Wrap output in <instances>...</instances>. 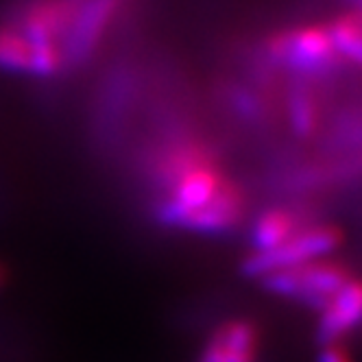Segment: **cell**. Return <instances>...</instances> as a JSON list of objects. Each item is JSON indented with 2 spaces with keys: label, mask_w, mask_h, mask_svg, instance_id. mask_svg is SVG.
Wrapping results in <instances>:
<instances>
[{
  "label": "cell",
  "mask_w": 362,
  "mask_h": 362,
  "mask_svg": "<svg viewBox=\"0 0 362 362\" xmlns=\"http://www.w3.org/2000/svg\"><path fill=\"white\" fill-rule=\"evenodd\" d=\"M343 231L334 225H305L293 238L271 251L249 253L243 262V271L251 277H269L277 271L301 267L321 260L323 255L341 247Z\"/></svg>",
  "instance_id": "obj_1"
},
{
  "label": "cell",
  "mask_w": 362,
  "mask_h": 362,
  "mask_svg": "<svg viewBox=\"0 0 362 362\" xmlns=\"http://www.w3.org/2000/svg\"><path fill=\"white\" fill-rule=\"evenodd\" d=\"M349 279L351 273L347 271V267L339 262L315 260L301 267L277 271L262 281L271 293L279 297L321 310Z\"/></svg>",
  "instance_id": "obj_2"
},
{
  "label": "cell",
  "mask_w": 362,
  "mask_h": 362,
  "mask_svg": "<svg viewBox=\"0 0 362 362\" xmlns=\"http://www.w3.org/2000/svg\"><path fill=\"white\" fill-rule=\"evenodd\" d=\"M269 55L297 70L321 72L339 62L327 27H301L269 40Z\"/></svg>",
  "instance_id": "obj_3"
},
{
  "label": "cell",
  "mask_w": 362,
  "mask_h": 362,
  "mask_svg": "<svg viewBox=\"0 0 362 362\" xmlns=\"http://www.w3.org/2000/svg\"><path fill=\"white\" fill-rule=\"evenodd\" d=\"M122 0H79L72 27L62 42L66 68L86 64L114 24Z\"/></svg>",
  "instance_id": "obj_4"
},
{
  "label": "cell",
  "mask_w": 362,
  "mask_h": 362,
  "mask_svg": "<svg viewBox=\"0 0 362 362\" xmlns=\"http://www.w3.org/2000/svg\"><path fill=\"white\" fill-rule=\"evenodd\" d=\"M79 0H27L13 16L11 27L31 44H62L72 27Z\"/></svg>",
  "instance_id": "obj_5"
},
{
  "label": "cell",
  "mask_w": 362,
  "mask_h": 362,
  "mask_svg": "<svg viewBox=\"0 0 362 362\" xmlns=\"http://www.w3.org/2000/svg\"><path fill=\"white\" fill-rule=\"evenodd\" d=\"M257 358H260V332L255 323L231 319L214 327L199 362H257Z\"/></svg>",
  "instance_id": "obj_6"
},
{
  "label": "cell",
  "mask_w": 362,
  "mask_h": 362,
  "mask_svg": "<svg viewBox=\"0 0 362 362\" xmlns=\"http://www.w3.org/2000/svg\"><path fill=\"white\" fill-rule=\"evenodd\" d=\"M319 313V341L323 345L341 343L345 334L362 323V279L351 277Z\"/></svg>",
  "instance_id": "obj_7"
},
{
  "label": "cell",
  "mask_w": 362,
  "mask_h": 362,
  "mask_svg": "<svg viewBox=\"0 0 362 362\" xmlns=\"http://www.w3.org/2000/svg\"><path fill=\"white\" fill-rule=\"evenodd\" d=\"M303 227L305 225L301 223L299 214L288 210V208L264 210L253 221V229H251L253 251L251 253H262V251L277 249L279 245H284L288 238H293Z\"/></svg>",
  "instance_id": "obj_8"
},
{
  "label": "cell",
  "mask_w": 362,
  "mask_h": 362,
  "mask_svg": "<svg viewBox=\"0 0 362 362\" xmlns=\"http://www.w3.org/2000/svg\"><path fill=\"white\" fill-rule=\"evenodd\" d=\"M33 44L11 24L0 27V68L13 72H29Z\"/></svg>",
  "instance_id": "obj_9"
},
{
  "label": "cell",
  "mask_w": 362,
  "mask_h": 362,
  "mask_svg": "<svg viewBox=\"0 0 362 362\" xmlns=\"http://www.w3.org/2000/svg\"><path fill=\"white\" fill-rule=\"evenodd\" d=\"M327 29L339 57L362 64V13L343 16Z\"/></svg>",
  "instance_id": "obj_10"
},
{
  "label": "cell",
  "mask_w": 362,
  "mask_h": 362,
  "mask_svg": "<svg viewBox=\"0 0 362 362\" xmlns=\"http://www.w3.org/2000/svg\"><path fill=\"white\" fill-rule=\"evenodd\" d=\"M66 68L62 44H33V57L29 74L35 76H55Z\"/></svg>",
  "instance_id": "obj_11"
},
{
  "label": "cell",
  "mask_w": 362,
  "mask_h": 362,
  "mask_svg": "<svg viewBox=\"0 0 362 362\" xmlns=\"http://www.w3.org/2000/svg\"><path fill=\"white\" fill-rule=\"evenodd\" d=\"M319 362H354V358L343 343H325L319 354Z\"/></svg>",
  "instance_id": "obj_12"
},
{
  "label": "cell",
  "mask_w": 362,
  "mask_h": 362,
  "mask_svg": "<svg viewBox=\"0 0 362 362\" xmlns=\"http://www.w3.org/2000/svg\"><path fill=\"white\" fill-rule=\"evenodd\" d=\"M3 281H5V271H3V267H0V286H3Z\"/></svg>",
  "instance_id": "obj_13"
}]
</instances>
